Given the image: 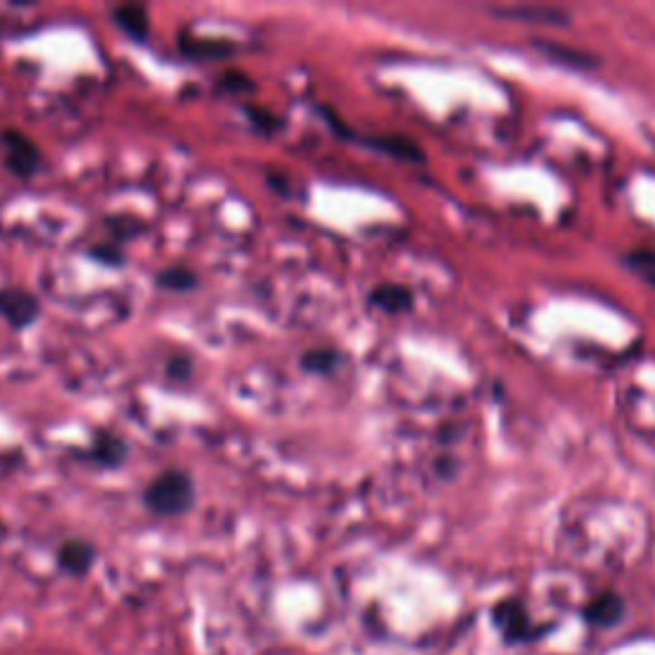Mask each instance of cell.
<instances>
[{
	"instance_id": "12",
	"label": "cell",
	"mask_w": 655,
	"mask_h": 655,
	"mask_svg": "<svg viewBox=\"0 0 655 655\" xmlns=\"http://www.w3.org/2000/svg\"><path fill=\"white\" fill-rule=\"evenodd\" d=\"M494 617H497V622L505 630V635L509 641H530V638H533L530 622H527V617H525L520 604L505 602L502 607H497Z\"/></svg>"
},
{
	"instance_id": "11",
	"label": "cell",
	"mask_w": 655,
	"mask_h": 655,
	"mask_svg": "<svg viewBox=\"0 0 655 655\" xmlns=\"http://www.w3.org/2000/svg\"><path fill=\"white\" fill-rule=\"evenodd\" d=\"M105 236L116 243H126V241L138 239L149 231V223L144 218H138L134 213H113L103 218Z\"/></svg>"
},
{
	"instance_id": "13",
	"label": "cell",
	"mask_w": 655,
	"mask_h": 655,
	"mask_svg": "<svg viewBox=\"0 0 655 655\" xmlns=\"http://www.w3.org/2000/svg\"><path fill=\"white\" fill-rule=\"evenodd\" d=\"M358 141H364L366 147L374 149H382L392 154V157H400V159H422V154L415 147V141L403 138V136H354Z\"/></svg>"
},
{
	"instance_id": "19",
	"label": "cell",
	"mask_w": 655,
	"mask_h": 655,
	"mask_svg": "<svg viewBox=\"0 0 655 655\" xmlns=\"http://www.w3.org/2000/svg\"><path fill=\"white\" fill-rule=\"evenodd\" d=\"M499 15L507 18H530V24H566V15L553 8H507V11H497Z\"/></svg>"
},
{
	"instance_id": "18",
	"label": "cell",
	"mask_w": 655,
	"mask_h": 655,
	"mask_svg": "<svg viewBox=\"0 0 655 655\" xmlns=\"http://www.w3.org/2000/svg\"><path fill=\"white\" fill-rule=\"evenodd\" d=\"M195 374V361L185 351H175L172 356L164 361V376L175 384H187Z\"/></svg>"
},
{
	"instance_id": "7",
	"label": "cell",
	"mask_w": 655,
	"mask_h": 655,
	"mask_svg": "<svg viewBox=\"0 0 655 655\" xmlns=\"http://www.w3.org/2000/svg\"><path fill=\"white\" fill-rule=\"evenodd\" d=\"M366 302L372 305L374 310L384 315H403L413 310L415 305V295L410 287L404 284H394V282H382L374 284L366 295Z\"/></svg>"
},
{
	"instance_id": "14",
	"label": "cell",
	"mask_w": 655,
	"mask_h": 655,
	"mask_svg": "<svg viewBox=\"0 0 655 655\" xmlns=\"http://www.w3.org/2000/svg\"><path fill=\"white\" fill-rule=\"evenodd\" d=\"M241 110H243V116L249 119V123H252L259 134L274 136V134H280V131L284 128L282 116H277V110H271V108H267V105L243 103L241 105Z\"/></svg>"
},
{
	"instance_id": "16",
	"label": "cell",
	"mask_w": 655,
	"mask_h": 655,
	"mask_svg": "<svg viewBox=\"0 0 655 655\" xmlns=\"http://www.w3.org/2000/svg\"><path fill=\"white\" fill-rule=\"evenodd\" d=\"M88 256L95 261V264H100V267L108 269H120L126 261H128V253L123 249V243H116V241L110 239L90 243Z\"/></svg>"
},
{
	"instance_id": "15",
	"label": "cell",
	"mask_w": 655,
	"mask_h": 655,
	"mask_svg": "<svg viewBox=\"0 0 655 655\" xmlns=\"http://www.w3.org/2000/svg\"><path fill=\"white\" fill-rule=\"evenodd\" d=\"M586 617L599 627L614 625L622 617V599L614 594L596 596L594 602L589 604V610H586Z\"/></svg>"
},
{
	"instance_id": "5",
	"label": "cell",
	"mask_w": 655,
	"mask_h": 655,
	"mask_svg": "<svg viewBox=\"0 0 655 655\" xmlns=\"http://www.w3.org/2000/svg\"><path fill=\"white\" fill-rule=\"evenodd\" d=\"M239 52L236 39L228 36H208L182 31L177 36V54L187 62H221Z\"/></svg>"
},
{
	"instance_id": "2",
	"label": "cell",
	"mask_w": 655,
	"mask_h": 655,
	"mask_svg": "<svg viewBox=\"0 0 655 655\" xmlns=\"http://www.w3.org/2000/svg\"><path fill=\"white\" fill-rule=\"evenodd\" d=\"M128 456H131V443L116 428H95L90 432L88 446L72 451V459L88 463L92 469H103V471L120 469L128 461Z\"/></svg>"
},
{
	"instance_id": "21",
	"label": "cell",
	"mask_w": 655,
	"mask_h": 655,
	"mask_svg": "<svg viewBox=\"0 0 655 655\" xmlns=\"http://www.w3.org/2000/svg\"><path fill=\"white\" fill-rule=\"evenodd\" d=\"M3 530H5V525H3V520H0V536H3Z\"/></svg>"
},
{
	"instance_id": "9",
	"label": "cell",
	"mask_w": 655,
	"mask_h": 655,
	"mask_svg": "<svg viewBox=\"0 0 655 655\" xmlns=\"http://www.w3.org/2000/svg\"><path fill=\"white\" fill-rule=\"evenodd\" d=\"M343 354L336 346H310L299 354V369L310 376H333L341 369Z\"/></svg>"
},
{
	"instance_id": "10",
	"label": "cell",
	"mask_w": 655,
	"mask_h": 655,
	"mask_svg": "<svg viewBox=\"0 0 655 655\" xmlns=\"http://www.w3.org/2000/svg\"><path fill=\"white\" fill-rule=\"evenodd\" d=\"M154 284L162 292H175V295H190L200 287V277L193 267L187 264H169L154 274Z\"/></svg>"
},
{
	"instance_id": "20",
	"label": "cell",
	"mask_w": 655,
	"mask_h": 655,
	"mask_svg": "<svg viewBox=\"0 0 655 655\" xmlns=\"http://www.w3.org/2000/svg\"><path fill=\"white\" fill-rule=\"evenodd\" d=\"M264 182H267V187L271 193H277L280 197H298V182L290 177L287 172L282 169H274V166H269L267 172H264Z\"/></svg>"
},
{
	"instance_id": "1",
	"label": "cell",
	"mask_w": 655,
	"mask_h": 655,
	"mask_svg": "<svg viewBox=\"0 0 655 655\" xmlns=\"http://www.w3.org/2000/svg\"><path fill=\"white\" fill-rule=\"evenodd\" d=\"M197 491H195V479L187 469L179 466H166L157 477L149 479V484L144 487L141 502L154 517L172 520L182 517L195 507Z\"/></svg>"
},
{
	"instance_id": "4",
	"label": "cell",
	"mask_w": 655,
	"mask_h": 655,
	"mask_svg": "<svg viewBox=\"0 0 655 655\" xmlns=\"http://www.w3.org/2000/svg\"><path fill=\"white\" fill-rule=\"evenodd\" d=\"M42 310H44L42 299L26 287H18V284L0 287V320L15 333H24L26 328L36 326Z\"/></svg>"
},
{
	"instance_id": "3",
	"label": "cell",
	"mask_w": 655,
	"mask_h": 655,
	"mask_svg": "<svg viewBox=\"0 0 655 655\" xmlns=\"http://www.w3.org/2000/svg\"><path fill=\"white\" fill-rule=\"evenodd\" d=\"M0 149H3V166L18 179L36 177L44 166V154L29 134L18 128L0 131Z\"/></svg>"
},
{
	"instance_id": "17",
	"label": "cell",
	"mask_w": 655,
	"mask_h": 655,
	"mask_svg": "<svg viewBox=\"0 0 655 655\" xmlns=\"http://www.w3.org/2000/svg\"><path fill=\"white\" fill-rule=\"evenodd\" d=\"M215 90L223 92V95H249V92H256V82L243 70L231 67V70H223L221 75L215 77Z\"/></svg>"
},
{
	"instance_id": "8",
	"label": "cell",
	"mask_w": 655,
	"mask_h": 655,
	"mask_svg": "<svg viewBox=\"0 0 655 655\" xmlns=\"http://www.w3.org/2000/svg\"><path fill=\"white\" fill-rule=\"evenodd\" d=\"M108 18H110V24H113L120 33H126L128 39H134L136 44H144L151 36V18L149 11H147L144 5H134V3L116 5V8H110Z\"/></svg>"
},
{
	"instance_id": "6",
	"label": "cell",
	"mask_w": 655,
	"mask_h": 655,
	"mask_svg": "<svg viewBox=\"0 0 655 655\" xmlns=\"http://www.w3.org/2000/svg\"><path fill=\"white\" fill-rule=\"evenodd\" d=\"M98 551L85 537H67L57 548V566L70 576H85L95 566Z\"/></svg>"
}]
</instances>
